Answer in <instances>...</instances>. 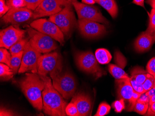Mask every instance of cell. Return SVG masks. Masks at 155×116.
<instances>
[{
	"label": "cell",
	"instance_id": "40",
	"mask_svg": "<svg viewBox=\"0 0 155 116\" xmlns=\"http://www.w3.org/2000/svg\"><path fill=\"white\" fill-rule=\"evenodd\" d=\"M144 0H133L132 3L136 5H138V6H141L143 8H145L144 4Z\"/></svg>",
	"mask_w": 155,
	"mask_h": 116
},
{
	"label": "cell",
	"instance_id": "47",
	"mask_svg": "<svg viewBox=\"0 0 155 116\" xmlns=\"http://www.w3.org/2000/svg\"><path fill=\"white\" fill-rule=\"evenodd\" d=\"M68 1H71V0H68Z\"/></svg>",
	"mask_w": 155,
	"mask_h": 116
},
{
	"label": "cell",
	"instance_id": "2",
	"mask_svg": "<svg viewBox=\"0 0 155 116\" xmlns=\"http://www.w3.org/2000/svg\"><path fill=\"white\" fill-rule=\"evenodd\" d=\"M23 94L32 106L38 110L43 108L42 92L45 82L37 74L26 73L25 77L18 82Z\"/></svg>",
	"mask_w": 155,
	"mask_h": 116
},
{
	"label": "cell",
	"instance_id": "46",
	"mask_svg": "<svg viewBox=\"0 0 155 116\" xmlns=\"http://www.w3.org/2000/svg\"><path fill=\"white\" fill-rule=\"evenodd\" d=\"M154 78H155V77H154ZM154 87H155V86H154Z\"/></svg>",
	"mask_w": 155,
	"mask_h": 116
},
{
	"label": "cell",
	"instance_id": "24",
	"mask_svg": "<svg viewBox=\"0 0 155 116\" xmlns=\"http://www.w3.org/2000/svg\"><path fill=\"white\" fill-rule=\"evenodd\" d=\"M28 41L29 40H28V39L23 38L14 44L9 49V52L11 55L12 56L21 52H23Z\"/></svg>",
	"mask_w": 155,
	"mask_h": 116
},
{
	"label": "cell",
	"instance_id": "42",
	"mask_svg": "<svg viewBox=\"0 0 155 116\" xmlns=\"http://www.w3.org/2000/svg\"><path fill=\"white\" fill-rule=\"evenodd\" d=\"M82 2L83 3L88 5H93L95 4L96 2L95 0H82Z\"/></svg>",
	"mask_w": 155,
	"mask_h": 116
},
{
	"label": "cell",
	"instance_id": "5",
	"mask_svg": "<svg viewBox=\"0 0 155 116\" xmlns=\"http://www.w3.org/2000/svg\"><path fill=\"white\" fill-rule=\"evenodd\" d=\"M72 3L65 7L59 13L49 17V20L57 25L64 36L70 37L77 22L72 7Z\"/></svg>",
	"mask_w": 155,
	"mask_h": 116
},
{
	"label": "cell",
	"instance_id": "30",
	"mask_svg": "<svg viewBox=\"0 0 155 116\" xmlns=\"http://www.w3.org/2000/svg\"><path fill=\"white\" fill-rule=\"evenodd\" d=\"M155 79L154 77L152 74L149 73L147 78L144 83L142 84L145 92L151 89L155 86Z\"/></svg>",
	"mask_w": 155,
	"mask_h": 116
},
{
	"label": "cell",
	"instance_id": "11",
	"mask_svg": "<svg viewBox=\"0 0 155 116\" xmlns=\"http://www.w3.org/2000/svg\"><path fill=\"white\" fill-rule=\"evenodd\" d=\"M71 3L68 0H44L33 12V19L54 15Z\"/></svg>",
	"mask_w": 155,
	"mask_h": 116
},
{
	"label": "cell",
	"instance_id": "41",
	"mask_svg": "<svg viewBox=\"0 0 155 116\" xmlns=\"http://www.w3.org/2000/svg\"><path fill=\"white\" fill-rule=\"evenodd\" d=\"M146 95L148 96L149 97L155 95V87H153V88H151V89L150 90L148 91L145 92Z\"/></svg>",
	"mask_w": 155,
	"mask_h": 116
},
{
	"label": "cell",
	"instance_id": "36",
	"mask_svg": "<svg viewBox=\"0 0 155 116\" xmlns=\"http://www.w3.org/2000/svg\"><path fill=\"white\" fill-rule=\"evenodd\" d=\"M0 5H1V9H0V16L2 17L7 12L9 11V8L8 6L5 3L4 0H0Z\"/></svg>",
	"mask_w": 155,
	"mask_h": 116
},
{
	"label": "cell",
	"instance_id": "38",
	"mask_svg": "<svg viewBox=\"0 0 155 116\" xmlns=\"http://www.w3.org/2000/svg\"><path fill=\"white\" fill-rule=\"evenodd\" d=\"M149 101L150 97L146 95L145 92L142 94L137 100L138 102H141V103H143L149 104Z\"/></svg>",
	"mask_w": 155,
	"mask_h": 116
},
{
	"label": "cell",
	"instance_id": "12",
	"mask_svg": "<svg viewBox=\"0 0 155 116\" xmlns=\"http://www.w3.org/2000/svg\"><path fill=\"white\" fill-rule=\"evenodd\" d=\"M77 25L81 35L87 39L100 38L107 33L105 27L96 21L79 20Z\"/></svg>",
	"mask_w": 155,
	"mask_h": 116
},
{
	"label": "cell",
	"instance_id": "23",
	"mask_svg": "<svg viewBox=\"0 0 155 116\" xmlns=\"http://www.w3.org/2000/svg\"><path fill=\"white\" fill-rule=\"evenodd\" d=\"M14 73L12 69L8 65L1 63L0 64V77L2 80H8L11 79Z\"/></svg>",
	"mask_w": 155,
	"mask_h": 116
},
{
	"label": "cell",
	"instance_id": "44",
	"mask_svg": "<svg viewBox=\"0 0 155 116\" xmlns=\"http://www.w3.org/2000/svg\"><path fill=\"white\" fill-rule=\"evenodd\" d=\"M155 102V95L150 97L149 105Z\"/></svg>",
	"mask_w": 155,
	"mask_h": 116
},
{
	"label": "cell",
	"instance_id": "20",
	"mask_svg": "<svg viewBox=\"0 0 155 116\" xmlns=\"http://www.w3.org/2000/svg\"><path fill=\"white\" fill-rule=\"evenodd\" d=\"M131 77L138 83L143 84L147 78L148 73L145 71L142 67H136L132 69L131 71Z\"/></svg>",
	"mask_w": 155,
	"mask_h": 116
},
{
	"label": "cell",
	"instance_id": "14",
	"mask_svg": "<svg viewBox=\"0 0 155 116\" xmlns=\"http://www.w3.org/2000/svg\"><path fill=\"white\" fill-rule=\"evenodd\" d=\"M33 12L27 7L12 8L2 17V20L6 24L18 25L28 21L33 18Z\"/></svg>",
	"mask_w": 155,
	"mask_h": 116
},
{
	"label": "cell",
	"instance_id": "37",
	"mask_svg": "<svg viewBox=\"0 0 155 116\" xmlns=\"http://www.w3.org/2000/svg\"><path fill=\"white\" fill-rule=\"evenodd\" d=\"M16 114L10 109H8L4 107H1V109H0V116H16Z\"/></svg>",
	"mask_w": 155,
	"mask_h": 116
},
{
	"label": "cell",
	"instance_id": "35",
	"mask_svg": "<svg viewBox=\"0 0 155 116\" xmlns=\"http://www.w3.org/2000/svg\"><path fill=\"white\" fill-rule=\"evenodd\" d=\"M146 71L155 77V57L152 58L149 61L146 66Z\"/></svg>",
	"mask_w": 155,
	"mask_h": 116
},
{
	"label": "cell",
	"instance_id": "15",
	"mask_svg": "<svg viewBox=\"0 0 155 116\" xmlns=\"http://www.w3.org/2000/svg\"><path fill=\"white\" fill-rule=\"evenodd\" d=\"M71 102H73L76 105L80 116L90 115L92 101L88 94L81 92H75L72 97Z\"/></svg>",
	"mask_w": 155,
	"mask_h": 116
},
{
	"label": "cell",
	"instance_id": "7",
	"mask_svg": "<svg viewBox=\"0 0 155 116\" xmlns=\"http://www.w3.org/2000/svg\"><path fill=\"white\" fill-rule=\"evenodd\" d=\"M62 71L61 58L57 52L41 55L39 60L38 74L40 77L48 76Z\"/></svg>",
	"mask_w": 155,
	"mask_h": 116
},
{
	"label": "cell",
	"instance_id": "3",
	"mask_svg": "<svg viewBox=\"0 0 155 116\" xmlns=\"http://www.w3.org/2000/svg\"><path fill=\"white\" fill-rule=\"evenodd\" d=\"M53 86L66 99L73 97L77 89V83L73 74L69 71L59 72L50 75Z\"/></svg>",
	"mask_w": 155,
	"mask_h": 116
},
{
	"label": "cell",
	"instance_id": "16",
	"mask_svg": "<svg viewBox=\"0 0 155 116\" xmlns=\"http://www.w3.org/2000/svg\"><path fill=\"white\" fill-rule=\"evenodd\" d=\"M116 83L118 98L129 103L134 92L130 83V77L116 80Z\"/></svg>",
	"mask_w": 155,
	"mask_h": 116
},
{
	"label": "cell",
	"instance_id": "9",
	"mask_svg": "<svg viewBox=\"0 0 155 116\" xmlns=\"http://www.w3.org/2000/svg\"><path fill=\"white\" fill-rule=\"evenodd\" d=\"M41 56V53L35 49L28 41L23 51L22 62L18 73H24L27 72L38 73L39 60Z\"/></svg>",
	"mask_w": 155,
	"mask_h": 116
},
{
	"label": "cell",
	"instance_id": "33",
	"mask_svg": "<svg viewBox=\"0 0 155 116\" xmlns=\"http://www.w3.org/2000/svg\"><path fill=\"white\" fill-rule=\"evenodd\" d=\"M130 81L133 89L135 91L141 94L146 92L142 84L138 83L136 80L131 77H130Z\"/></svg>",
	"mask_w": 155,
	"mask_h": 116
},
{
	"label": "cell",
	"instance_id": "31",
	"mask_svg": "<svg viewBox=\"0 0 155 116\" xmlns=\"http://www.w3.org/2000/svg\"><path fill=\"white\" fill-rule=\"evenodd\" d=\"M66 112L68 116H80L76 105L71 101L66 107Z\"/></svg>",
	"mask_w": 155,
	"mask_h": 116
},
{
	"label": "cell",
	"instance_id": "17",
	"mask_svg": "<svg viewBox=\"0 0 155 116\" xmlns=\"http://www.w3.org/2000/svg\"><path fill=\"white\" fill-rule=\"evenodd\" d=\"M155 42V36L144 32L136 39L134 44L135 50L139 53L145 52L150 50Z\"/></svg>",
	"mask_w": 155,
	"mask_h": 116
},
{
	"label": "cell",
	"instance_id": "18",
	"mask_svg": "<svg viewBox=\"0 0 155 116\" xmlns=\"http://www.w3.org/2000/svg\"><path fill=\"white\" fill-rule=\"evenodd\" d=\"M97 3L107 10L113 19L116 18L118 14V8L115 0H99Z\"/></svg>",
	"mask_w": 155,
	"mask_h": 116
},
{
	"label": "cell",
	"instance_id": "13",
	"mask_svg": "<svg viewBox=\"0 0 155 116\" xmlns=\"http://www.w3.org/2000/svg\"><path fill=\"white\" fill-rule=\"evenodd\" d=\"M26 31L14 26L1 30L0 47L9 49L12 46L21 39L24 38Z\"/></svg>",
	"mask_w": 155,
	"mask_h": 116
},
{
	"label": "cell",
	"instance_id": "43",
	"mask_svg": "<svg viewBox=\"0 0 155 116\" xmlns=\"http://www.w3.org/2000/svg\"><path fill=\"white\" fill-rule=\"evenodd\" d=\"M146 2L150 5L152 8L155 9V0H147Z\"/></svg>",
	"mask_w": 155,
	"mask_h": 116
},
{
	"label": "cell",
	"instance_id": "34",
	"mask_svg": "<svg viewBox=\"0 0 155 116\" xmlns=\"http://www.w3.org/2000/svg\"><path fill=\"white\" fill-rule=\"evenodd\" d=\"M25 1L27 4L26 7L28 9L34 11L44 0H25Z\"/></svg>",
	"mask_w": 155,
	"mask_h": 116
},
{
	"label": "cell",
	"instance_id": "19",
	"mask_svg": "<svg viewBox=\"0 0 155 116\" xmlns=\"http://www.w3.org/2000/svg\"><path fill=\"white\" fill-rule=\"evenodd\" d=\"M95 56L98 63L101 64H109L112 59L110 52L104 48L97 49L96 51Z\"/></svg>",
	"mask_w": 155,
	"mask_h": 116
},
{
	"label": "cell",
	"instance_id": "26",
	"mask_svg": "<svg viewBox=\"0 0 155 116\" xmlns=\"http://www.w3.org/2000/svg\"><path fill=\"white\" fill-rule=\"evenodd\" d=\"M11 55L10 52L7 51L5 48L1 47L0 49V62L1 63L5 64L10 67V61Z\"/></svg>",
	"mask_w": 155,
	"mask_h": 116
},
{
	"label": "cell",
	"instance_id": "6",
	"mask_svg": "<svg viewBox=\"0 0 155 116\" xmlns=\"http://www.w3.org/2000/svg\"><path fill=\"white\" fill-rule=\"evenodd\" d=\"M29 42L31 45L41 53H48L57 49L55 40L31 27L27 29Z\"/></svg>",
	"mask_w": 155,
	"mask_h": 116
},
{
	"label": "cell",
	"instance_id": "29",
	"mask_svg": "<svg viewBox=\"0 0 155 116\" xmlns=\"http://www.w3.org/2000/svg\"><path fill=\"white\" fill-rule=\"evenodd\" d=\"M6 4L9 8H21L26 7L27 4L25 0H8Z\"/></svg>",
	"mask_w": 155,
	"mask_h": 116
},
{
	"label": "cell",
	"instance_id": "27",
	"mask_svg": "<svg viewBox=\"0 0 155 116\" xmlns=\"http://www.w3.org/2000/svg\"><path fill=\"white\" fill-rule=\"evenodd\" d=\"M149 107V103H143L137 101L133 109V111L140 115H144L147 113Z\"/></svg>",
	"mask_w": 155,
	"mask_h": 116
},
{
	"label": "cell",
	"instance_id": "39",
	"mask_svg": "<svg viewBox=\"0 0 155 116\" xmlns=\"http://www.w3.org/2000/svg\"><path fill=\"white\" fill-rule=\"evenodd\" d=\"M145 115L146 116H155V102L149 105L148 110Z\"/></svg>",
	"mask_w": 155,
	"mask_h": 116
},
{
	"label": "cell",
	"instance_id": "25",
	"mask_svg": "<svg viewBox=\"0 0 155 116\" xmlns=\"http://www.w3.org/2000/svg\"><path fill=\"white\" fill-rule=\"evenodd\" d=\"M145 32L152 36H155V9L152 8L149 14V23Z\"/></svg>",
	"mask_w": 155,
	"mask_h": 116
},
{
	"label": "cell",
	"instance_id": "1",
	"mask_svg": "<svg viewBox=\"0 0 155 116\" xmlns=\"http://www.w3.org/2000/svg\"><path fill=\"white\" fill-rule=\"evenodd\" d=\"M40 77L45 82V88L42 92V109L44 113L49 116H66L67 102L55 89L50 77L48 76Z\"/></svg>",
	"mask_w": 155,
	"mask_h": 116
},
{
	"label": "cell",
	"instance_id": "21",
	"mask_svg": "<svg viewBox=\"0 0 155 116\" xmlns=\"http://www.w3.org/2000/svg\"><path fill=\"white\" fill-rule=\"evenodd\" d=\"M108 70L110 74L116 80L129 78L127 74L124 71L122 67H120L117 65L110 64L108 66Z\"/></svg>",
	"mask_w": 155,
	"mask_h": 116
},
{
	"label": "cell",
	"instance_id": "8",
	"mask_svg": "<svg viewBox=\"0 0 155 116\" xmlns=\"http://www.w3.org/2000/svg\"><path fill=\"white\" fill-rule=\"evenodd\" d=\"M70 2L76 11L79 20H88L107 25L109 24L107 20L95 6L81 3L77 0H71Z\"/></svg>",
	"mask_w": 155,
	"mask_h": 116
},
{
	"label": "cell",
	"instance_id": "45",
	"mask_svg": "<svg viewBox=\"0 0 155 116\" xmlns=\"http://www.w3.org/2000/svg\"><path fill=\"white\" fill-rule=\"evenodd\" d=\"M98 1H99V0H95V1L96 2H97Z\"/></svg>",
	"mask_w": 155,
	"mask_h": 116
},
{
	"label": "cell",
	"instance_id": "4",
	"mask_svg": "<svg viewBox=\"0 0 155 116\" xmlns=\"http://www.w3.org/2000/svg\"><path fill=\"white\" fill-rule=\"evenodd\" d=\"M74 58L77 66L80 70L92 74L96 79L99 78L106 74V72L100 67L95 56L92 52H76Z\"/></svg>",
	"mask_w": 155,
	"mask_h": 116
},
{
	"label": "cell",
	"instance_id": "10",
	"mask_svg": "<svg viewBox=\"0 0 155 116\" xmlns=\"http://www.w3.org/2000/svg\"><path fill=\"white\" fill-rule=\"evenodd\" d=\"M30 27L37 31L50 36L61 45L65 42L64 34L55 23L46 19H36L30 24Z\"/></svg>",
	"mask_w": 155,
	"mask_h": 116
},
{
	"label": "cell",
	"instance_id": "32",
	"mask_svg": "<svg viewBox=\"0 0 155 116\" xmlns=\"http://www.w3.org/2000/svg\"><path fill=\"white\" fill-rule=\"evenodd\" d=\"M112 107L115 109V111L117 113H120L124 109H125L124 100L122 99L119 100H116L112 103Z\"/></svg>",
	"mask_w": 155,
	"mask_h": 116
},
{
	"label": "cell",
	"instance_id": "28",
	"mask_svg": "<svg viewBox=\"0 0 155 116\" xmlns=\"http://www.w3.org/2000/svg\"><path fill=\"white\" fill-rule=\"evenodd\" d=\"M110 105L106 102H102L98 106L97 111L95 114V116H104L107 115L110 111Z\"/></svg>",
	"mask_w": 155,
	"mask_h": 116
},
{
	"label": "cell",
	"instance_id": "22",
	"mask_svg": "<svg viewBox=\"0 0 155 116\" xmlns=\"http://www.w3.org/2000/svg\"><path fill=\"white\" fill-rule=\"evenodd\" d=\"M23 54V52H21L19 53L12 55L11 57L10 67L13 71L14 74H16L19 71L22 62Z\"/></svg>",
	"mask_w": 155,
	"mask_h": 116
}]
</instances>
